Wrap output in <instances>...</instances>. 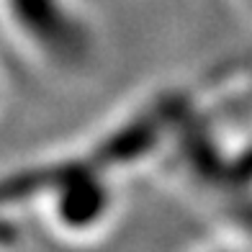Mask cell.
<instances>
[{
	"instance_id": "1",
	"label": "cell",
	"mask_w": 252,
	"mask_h": 252,
	"mask_svg": "<svg viewBox=\"0 0 252 252\" xmlns=\"http://www.w3.org/2000/svg\"><path fill=\"white\" fill-rule=\"evenodd\" d=\"M0 36L31 70L54 80L83 77L98 54L80 0H0Z\"/></svg>"
}]
</instances>
